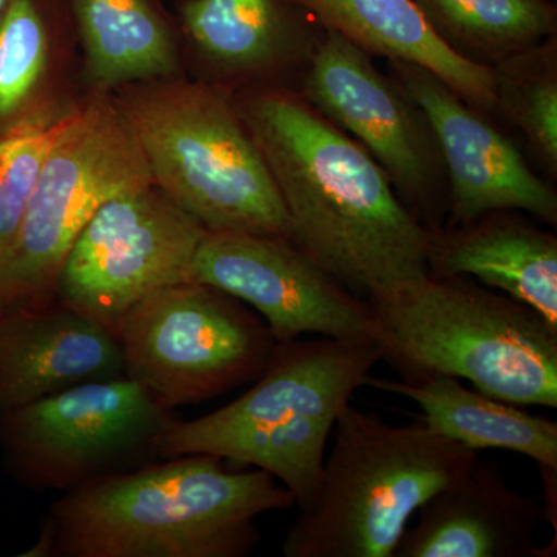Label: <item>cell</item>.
I'll return each instance as SVG.
<instances>
[{
    "instance_id": "cell-2",
    "label": "cell",
    "mask_w": 557,
    "mask_h": 557,
    "mask_svg": "<svg viewBox=\"0 0 557 557\" xmlns=\"http://www.w3.org/2000/svg\"><path fill=\"white\" fill-rule=\"evenodd\" d=\"M293 507L269 472L188 454L65 491L28 556L244 557L260 516Z\"/></svg>"
},
{
    "instance_id": "cell-23",
    "label": "cell",
    "mask_w": 557,
    "mask_h": 557,
    "mask_svg": "<svg viewBox=\"0 0 557 557\" xmlns=\"http://www.w3.org/2000/svg\"><path fill=\"white\" fill-rule=\"evenodd\" d=\"M496 110L527 138L553 174L557 171V50L555 38L509 54L491 65Z\"/></svg>"
},
{
    "instance_id": "cell-8",
    "label": "cell",
    "mask_w": 557,
    "mask_h": 557,
    "mask_svg": "<svg viewBox=\"0 0 557 557\" xmlns=\"http://www.w3.org/2000/svg\"><path fill=\"white\" fill-rule=\"evenodd\" d=\"M172 420L137 381H89L2 413L0 450L22 486L70 491L159 456Z\"/></svg>"
},
{
    "instance_id": "cell-6",
    "label": "cell",
    "mask_w": 557,
    "mask_h": 557,
    "mask_svg": "<svg viewBox=\"0 0 557 557\" xmlns=\"http://www.w3.org/2000/svg\"><path fill=\"white\" fill-rule=\"evenodd\" d=\"M332 437L317 493L282 544L285 557H394L421 505L480 456L420 417L391 424L351 403Z\"/></svg>"
},
{
    "instance_id": "cell-22",
    "label": "cell",
    "mask_w": 557,
    "mask_h": 557,
    "mask_svg": "<svg viewBox=\"0 0 557 557\" xmlns=\"http://www.w3.org/2000/svg\"><path fill=\"white\" fill-rule=\"evenodd\" d=\"M446 46L494 65L555 35L547 0H413Z\"/></svg>"
},
{
    "instance_id": "cell-18",
    "label": "cell",
    "mask_w": 557,
    "mask_h": 557,
    "mask_svg": "<svg viewBox=\"0 0 557 557\" xmlns=\"http://www.w3.org/2000/svg\"><path fill=\"white\" fill-rule=\"evenodd\" d=\"M81 51L78 83L113 94L186 75L177 14L164 0H65Z\"/></svg>"
},
{
    "instance_id": "cell-10",
    "label": "cell",
    "mask_w": 557,
    "mask_h": 557,
    "mask_svg": "<svg viewBox=\"0 0 557 557\" xmlns=\"http://www.w3.org/2000/svg\"><path fill=\"white\" fill-rule=\"evenodd\" d=\"M207 233L153 183L120 194L95 212L70 248L57 300L120 338L139 300L189 281Z\"/></svg>"
},
{
    "instance_id": "cell-21",
    "label": "cell",
    "mask_w": 557,
    "mask_h": 557,
    "mask_svg": "<svg viewBox=\"0 0 557 557\" xmlns=\"http://www.w3.org/2000/svg\"><path fill=\"white\" fill-rule=\"evenodd\" d=\"M368 386L405 397L421 420L469 449H505L530 457L541 471H557V423L500 401L453 376L416 381L370 375Z\"/></svg>"
},
{
    "instance_id": "cell-25",
    "label": "cell",
    "mask_w": 557,
    "mask_h": 557,
    "mask_svg": "<svg viewBox=\"0 0 557 557\" xmlns=\"http://www.w3.org/2000/svg\"><path fill=\"white\" fill-rule=\"evenodd\" d=\"M7 3H9V0H0V16H2L3 10H5Z\"/></svg>"
},
{
    "instance_id": "cell-7",
    "label": "cell",
    "mask_w": 557,
    "mask_h": 557,
    "mask_svg": "<svg viewBox=\"0 0 557 557\" xmlns=\"http://www.w3.org/2000/svg\"><path fill=\"white\" fill-rule=\"evenodd\" d=\"M152 183L113 95H79L47 157L20 228L0 255V311L57 300L62 265L95 212L113 197Z\"/></svg>"
},
{
    "instance_id": "cell-12",
    "label": "cell",
    "mask_w": 557,
    "mask_h": 557,
    "mask_svg": "<svg viewBox=\"0 0 557 557\" xmlns=\"http://www.w3.org/2000/svg\"><path fill=\"white\" fill-rule=\"evenodd\" d=\"M189 281L247 302L276 343L304 335L379 343V322L359 298L285 237L208 231Z\"/></svg>"
},
{
    "instance_id": "cell-1",
    "label": "cell",
    "mask_w": 557,
    "mask_h": 557,
    "mask_svg": "<svg viewBox=\"0 0 557 557\" xmlns=\"http://www.w3.org/2000/svg\"><path fill=\"white\" fill-rule=\"evenodd\" d=\"M234 100L296 247L366 300L426 276L429 230L368 150L287 87L240 90Z\"/></svg>"
},
{
    "instance_id": "cell-4",
    "label": "cell",
    "mask_w": 557,
    "mask_h": 557,
    "mask_svg": "<svg viewBox=\"0 0 557 557\" xmlns=\"http://www.w3.org/2000/svg\"><path fill=\"white\" fill-rule=\"evenodd\" d=\"M369 302L401 380L453 376L500 401L557 408V329L525 304L431 273Z\"/></svg>"
},
{
    "instance_id": "cell-24",
    "label": "cell",
    "mask_w": 557,
    "mask_h": 557,
    "mask_svg": "<svg viewBox=\"0 0 557 557\" xmlns=\"http://www.w3.org/2000/svg\"><path fill=\"white\" fill-rule=\"evenodd\" d=\"M78 98L64 108L32 113L0 131V255L20 228L47 157Z\"/></svg>"
},
{
    "instance_id": "cell-16",
    "label": "cell",
    "mask_w": 557,
    "mask_h": 557,
    "mask_svg": "<svg viewBox=\"0 0 557 557\" xmlns=\"http://www.w3.org/2000/svg\"><path fill=\"white\" fill-rule=\"evenodd\" d=\"M124 376L120 339L58 300L0 311V416L65 388Z\"/></svg>"
},
{
    "instance_id": "cell-3",
    "label": "cell",
    "mask_w": 557,
    "mask_h": 557,
    "mask_svg": "<svg viewBox=\"0 0 557 557\" xmlns=\"http://www.w3.org/2000/svg\"><path fill=\"white\" fill-rule=\"evenodd\" d=\"M379 343L324 338L277 343L255 386L208 416L172 420L159 443L164 458L209 454L262 469L287 487L296 507L317 493L336 421L372 370Z\"/></svg>"
},
{
    "instance_id": "cell-17",
    "label": "cell",
    "mask_w": 557,
    "mask_h": 557,
    "mask_svg": "<svg viewBox=\"0 0 557 557\" xmlns=\"http://www.w3.org/2000/svg\"><path fill=\"white\" fill-rule=\"evenodd\" d=\"M429 273L465 276L537 311L557 329V239L519 211L429 231Z\"/></svg>"
},
{
    "instance_id": "cell-11",
    "label": "cell",
    "mask_w": 557,
    "mask_h": 557,
    "mask_svg": "<svg viewBox=\"0 0 557 557\" xmlns=\"http://www.w3.org/2000/svg\"><path fill=\"white\" fill-rule=\"evenodd\" d=\"M300 95L368 150L429 231L442 226L448 203L440 188L437 141L421 109L397 81L376 69L370 54L338 33L325 32Z\"/></svg>"
},
{
    "instance_id": "cell-26",
    "label": "cell",
    "mask_w": 557,
    "mask_h": 557,
    "mask_svg": "<svg viewBox=\"0 0 557 557\" xmlns=\"http://www.w3.org/2000/svg\"><path fill=\"white\" fill-rule=\"evenodd\" d=\"M175 3L180 2V0H174Z\"/></svg>"
},
{
    "instance_id": "cell-9",
    "label": "cell",
    "mask_w": 557,
    "mask_h": 557,
    "mask_svg": "<svg viewBox=\"0 0 557 557\" xmlns=\"http://www.w3.org/2000/svg\"><path fill=\"white\" fill-rule=\"evenodd\" d=\"M124 376L168 408L197 405L259 379L276 339L240 300L188 281L150 293L120 332Z\"/></svg>"
},
{
    "instance_id": "cell-15",
    "label": "cell",
    "mask_w": 557,
    "mask_h": 557,
    "mask_svg": "<svg viewBox=\"0 0 557 557\" xmlns=\"http://www.w3.org/2000/svg\"><path fill=\"white\" fill-rule=\"evenodd\" d=\"M542 520L541 498L512 490L500 465L479 456L421 505L394 557H541L534 533Z\"/></svg>"
},
{
    "instance_id": "cell-20",
    "label": "cell",
    "mask_w": 557,
    "mask_h": 557,
    "mask_svg": "<svg viewBox=\"0 0 557 557\" xmlns=\"http://www.w3.org/2000/svg\"><path fill=\"white\" fill-rule=\"evenodd\" d=\"M78 50L65 0H9L0 16V131L79 97Z\"/></svg>"
},
{
    "instance_id": "cell-13",
    "label": "cell",
    "mask_w": 557,
    "mask_h": 557,
    "mask_svg": "<svg viewBox=\"0 0 557 557\" xmlns=\"http://www.w3.org/2000/svg\"><path fill=\"white\" fill-rule=\"evenodd\" d=\"M395 81L424 113L448 172L449 226L493 211H519L555 226V189L528 166L519 149L434 73L391 61Z\"/></svg>"
},
{
    "instance_id": "cell-19",
    "label": "cell",
    "mask_w": 557,
    "mask_h": 557,
    "mask_svg": "<svg viewBox=\"0 0 557 557\" xmlns=\"http://www.w3.org/2000/svg\"><path fill=\"white\" fill-rule=\"evenodd\" d=\"M325 32L338 33L370 57L409 62L434 73L483 113L496 110L490 65L460 57L431 27L413 0H292Z\"/></svg>"
},
{
    "instance_id": "cell-14",
    "label": "cell",
    "mask_w": 557,
    "mask_h": 557,
    "mask_svg": "<svg viewBox=\"0 0 557 557\" xmlns=\"http://www.w3.org/2000/svg\"><path fill=\"white\" fill-rule=\"evenodd\" d=\"M310 17L292 0H180L183 51L200 78L236 94L278 81L309 65L317 42Z\"/></svg>"
},
{
    "instance_id": "cell-5",
    "label": "cell",
    "mask_w": 557,
    "mask_h": 557,
    "mask_svg": "<svg viewBox=\"0 0 557 557\" xmlns=\"http://www.w3.org/2000/svg\"><path fill=\"white\" fill-rule=\"evenodd\" d=\"M112 95L153 185L205 230L292 240L287 209L233 91L180 75Z\"/></svg>"
}]
</instances>
